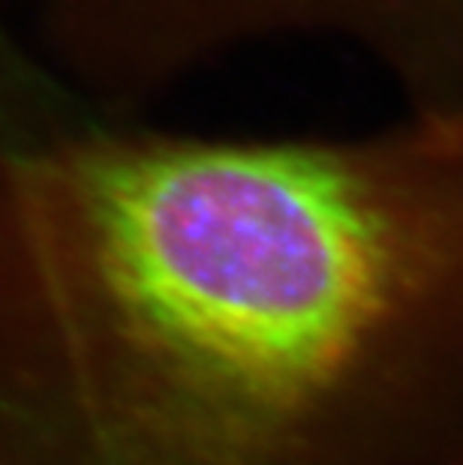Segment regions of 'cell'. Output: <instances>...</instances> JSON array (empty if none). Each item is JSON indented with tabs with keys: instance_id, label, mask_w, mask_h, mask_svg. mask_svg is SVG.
I'll return each instance as SVG.
<instances>
[{
	"instance_id": "obj_2",
	"label": "cell",
	"mask_w": 463,
	"mask_h": 465,
	"mask_svg": "<svg viewBox=\"0 0 463 465\" xmlns=\"http://www.w3.org/2000/svg\"><path fill=\"white\" fill-rule=\"evenodd\" d=\"M39 27L45 66L106 117L277 39L352 45L412 112L463 114V0H39Z\"/></svg>"
},
{
	"instance_id": "obj_1",
	"label": "cell",
	"mask_w": 463,
	"mask_h": 465,
	"mask_svg": "<svg viewBox=\"0 0 463 465\" xmlns=\"http://www.w3.org/2000/svg\"><path fill=\"white\" fill-rule=\"evenodd\" d=\"M0 465H463V121L0 135Z\"/></svg>"
}]
</instances>
